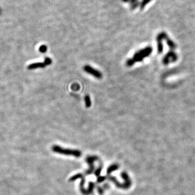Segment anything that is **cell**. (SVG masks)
Instances as JSON below:
<instances>
[{"instance_id":"8","label":"cell","mask_w":195,"mask_h":195,"mask_svg":"<svg viewBox=\"0 0 195 195\" xmlns=\"http://www.w3.org/2000/svg\"><path fill=\"white\" fill-rule=\"evenodd\" d=\"M47 50V47L45 45H42L39 48V51L41 53H45L46 52Z\"/></svg>"},{"instance_id":"5","label":"cell","mask_w":195,"mask_h":195,"mask_svg":"<svg viewBox=\"0 0 195 195\" xmlns=\"http://www.w3.org/2000/svg\"><path fill=\"white\" fill-rule=\"evenodd\" d=\"M85 103L86 107H89L91 106V101L89 95H86L85 96Z\"/></svg>"},{"instance_id":"1","label":"cell","mask_w":195,"mask_h":195,"mask_svg":"<svg viewBox=\"0 0 195 195\" xmlns=\"http://www.w3.org/2000/svg\"><path fill=\"white\" fill-rule=\"evenodd\" d=\"M152 51V48L150 47H146L145 48L137 52L133 55V59L135 61V63L137 62H140L145 58L149 56V55L151 53Z\"/></svg>"},{"instance_id":"6","label":"cell","mask_w":195,"mask_h":195,"mask_svg":"<svg viewBox=\"0 0 195 195\" xmlns=\"http://www.w3.org/2000/svg\"><path fill=\"white\" fill-rule=\"evenodd\" d=\"M135 63L133 59H130L126 61V65L129 67L132 66Z\"/></svg>"},{"instance_id":"2","label":"cell","mask_w":195,"mask_h":195,"mask_svg":"<svg viewBox=\"0 0 195 195\" xmlns=\"http://www.w3.org/2000/svg\"><path fill=\"white\" fill-rule=\"evenodd\" d=\"M52 149L54 152L62 153L64 155H75L76 157H80V155H81V154L79 151L71 150H67V149L65 150V149L61 148L60 147L58 146H54Z\"/></svg>"},{"instance_id":"3","label":"cell","mask_w":195,"mask_h":195,"mask_svg":"<svg viewBox=\"0 0 195 195\" xmlns=\"http://www.w3.org/2000/svg\"><path fill=\"white\" fill-rule=\"evenodd\" d=\"M83 70L85 72H86V73H89L98 79H101L103 77L102 73L99 72V71L94 69V68L90 66L89 65H85V66L83 67Z\"/></svg>"},{"instance_id":"4","label":"cell","mask_w":195,"mask_h":195,"mask_svg":"<svg viewBox=\"0 0 195 195\" xmlns=\"http://www.w3.org/2000/svg\"><path fill=\"white\" fill-rule=\"evenodd\" d=\"M45 67L46 65L44 63H37L30 64L27 67V68L28 70H34L37 68H44Z\"/></svg>"},{"instance_id":"7","label":"cell","mask_w":195,"mask_h":195,"mask_svg":"<svg viewBox=\"0 0 195 195\" xmlns=\"http://www.w3.org/2000/svg\"><path fill=\"white\" fill-rule=\"evenodd\" d=\"M151 0H142V3H141V4H140V8L142 9L146 5L148 4H149V2L151 1Z\"/></svg>"},{"instance_id":"11","label":"cell","mask_w":195,"mask_h":195,"mask_svg":"<svg viewBox=\"0 0 195 195\" xmlns=\"http://www.w3.org/2000/svg\"><path fill=\"white\" fill-rule=\"evenodd\" d=\"M122 1L123 2H129L130 0H122Z\"/></svg>"},{"instance_id":"9","label":"cell","mask_w":195,"mask_h":195,"mask_svg":"<svg viewBox=\"0 0 195 195\" xmlns=\"http://www.w3.org/2000/svg\"><path fill=\"white\" fill-rule=\"evenodd\" d=\"M52 60L50 59V58H46L45 59V61H44V63L46 65V66L47 65H50L51 63H52Z\"/></svg>"},{"instance_id":"10","label":"cell","mask_w":195,"mask_h":195,"mask_svg":"<svg viewBox=\"0 0 195 195\" xmlns=\"http://www.w3.org/2000/svg\"><path fill=\"white\" fill-rule=\"evenodd\" d=\"M137 2V0H131V4H134L135 2Z\"/></svg>"}]
</instances>
